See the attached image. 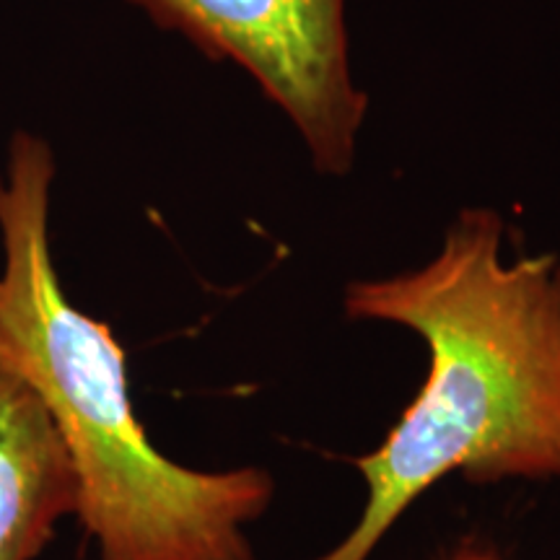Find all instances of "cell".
Masks as SVG:
<instances>
[{
	"mask_svg": "<svg viewBox=\"0 0 560 560\" xmlns=\"http://www.w3.org/2000/svg\"><path fill=\"white\" fill-rule=\"evenodd\" d=\"M457 560H493V558H488V556H467V558H457Z\"/></svg>",
	"mask_w": 560,
	"mask_h": 560,
	"instance_id": "cell-5",
	"label": "cell"
},
{
	"mask_svg": "<svg viewBox=\"0 0 560 560\" xmlns=\"http://www.w3.org/2000/svg\"><path fill=\"white\" fill-rule=\"evenodd\" d=\"M79 509V480L39 395L0 361V560H34Z\"/></svg>",
	"mask_w": 560,
	"mask_h": 560,
	"instance_id": "cell-4",
	"label": "cell"
},
{
	"mask_svg": "<svg viewBox=\"0 0 560 560\" xmlns=\"http://www.w3.org/2000/svg\"><path fill=\"white\" fill-rule=\"evenodd\" d=\"M210 60H229L289 115L314 166H353L369 100L348 60L346 0H128Z\"/></svg>",
	"mask_w": 560,
	"mask_h": 560,
	"instance_id": "cell-3",
	"label": "cell"
},
{
	"mask_svg": "<svg viewBox=\"0 0 560 560\" xmlns=\"http://www.w3.org/2000/svg\"><path fill=\"white\" fill-rule=\"evenodd\" d=\"M503 234L495 210L467 208L425 268L348 289V317L416 330L431 369L380 450L355 459L366 509L319 560H366L450 472L475 482L560 475V262H503Z\"/></svg>",
	"mask_w": 560,
	"mask_h": 560,
	"instance_id": "cell-1",
	"label": "cell"
},
{
	"mask_svg": "<svg viewBox=\"0 0 560 560\" xmlns=\"http://www.w3.org/2000/svg\"><path fill=\"white\" fill-rule=\"evenodd\" d=\"M52 151L19 132L0 179V361L37 392L79 480L102 560H255L242 527L272 499L268 472L187 470L151 446L132 410L128 355L75 310L50 252Z\"/></svg>",
	"mask_w": 560,
	"mask_h": 560,
	"instance_id": "cell-2",
	"label": "cell"
}]
</instances>
